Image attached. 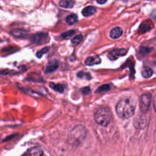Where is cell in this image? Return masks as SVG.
I'll return each mask as SVG.
<instances>
[{
  "mask_svg": "<svg viewBox=\"0 0 156 156\" xmlns=\"http://www.w3.org/2000/svg\"><path fill=\"white\" fill-rule=\"evenodd\" d=\"M153 106H154V111H155V112H156V95H155V97H154V103H153Z\"/></svg>",
  "mask_w": 156,
  "mask_h": 156,
  "instance_id": "27",
  "label": "cell"
},
{
  "mask_svg": "<svg viewBox=\"0 0 156 156\" xmlns=\"http://www.w3.org/2000/svg\"><path fill=\"white\" fill-rule=\"evenodd\" d=\"M49 35L47 33H37L33 36L32 41L36 44H43L48 42Z\"/></svg>",
  "mask_w": 156,
  "mask_h": 156,
  "instance_id": "5",
  "label": "cell"
},
{
  "mask_svg": "<svg viewBox=\"0 0 156 156\" xmlns=\"http://www.w3.org/2000/svg\"><path fill=\"white\" fill-rule=\"evenodd\" d=\"M151 96L150 94H145L142 95L140 98V109L144 113L148 110L150 104H151Z\"/></svg>",
  "mask_w": 156,
  "mask_h": 156,
  "instance_id": "4",
  "label": "cell"
},
{
  "mask_svg": "<svg viewBox=\"0 0 156 156\" xmlns=\"http://www.w3.org/2000/svg\"><path fill=\"white\" fill-rule=\"evenodd\" d=\"M151 28H152V24H151V22L150 21H146V22H144L141 24L139 31V33H145L146 31H148L149 30H151Z\"/></svg>",
  "mask_w": 156,
  "mask_h": 156,
  "instance_id": "11",
  "label": "cell"
},
{
  "mask_svg": "<svg viewBox=\"0 0 156 156\" xmlns=\"http://www.w3.org/2000/svg\"><path fill=\"white\" fill-rule=\"evenodd\" d=\"M101 63V60H100L99 56H91L89 57L85 61V64L87 66H94L97 65Z\"/></svg>",
  "mask_w": 156,
  "mask_h": 156,
  "instance_id": "9",
  "label": "cell"
},
{
  "mask_svg": "<svg viewBox=\"0 0 156 156\" xmlns=\"http://www.w3.org/2000/svg\"><path fill=\"white\" fill-rule=\"evenodd\" d=\"M75 32H76L75 30H69V31H65V32L62 33V34H61V37H62L63 38H69V37H71L72 35H73V34H75Z\"/></svg>",
  "mask_w": 156,
  "mask_h": 156,
  "instance_id": "20",
  "label": "cell"
},
{
  "mask_svg": "<svg viewBox=\"0 0 156 156\" xmlns=\"http://www.w3.org/2000/svg\"><path fill=\"white\" fill-rule=\"evenodd\" d=\"M50 87L58 93H63L64 91V88H65L64 85L55 83H50Z\"/></svg>",
  "mask_w": 156,
  "mask_h": 156,
  "instance_id": "17",
  "label": "cell"
},
{
  "mask_svg": "<svg viewBox=\"0 0 156 156\" xmlns=\"http://www.w3.org/2000/svg\"><path fill=\"white\" fill-rule=\"evenodd\" d=\"M145 124H146V119L145 118V116L138 117L134 122L135 126L138 129H143Z\"/></svg>",
  "mask_w": 156,
  "mask_h": 156,
  "instance_id": "13",
  "label": "cell"
},
{
  "mask_svg": "<svg viewBox=\"0 0 156 156\" xmlns=\"http://www.w3.org/2000/svg\"><path fill=\"white\" fill-rule=\"evenodd\" d=\"M74 3L73 0H61L59 2V5L64 9H70L73 8Z\"/></svg>",
  "mask_w": 156,
  "mask_h": 156,
  "instance_id": "15",
  "label": "cell"
},
{
  "mask_svg": "<svg viewBox=\"0 0 156 156\" xmlns=\"http://www.w3.org/2000/svg\"><path fill=\"white\" fill-rule=\"evenodd\" d=\"M11 34L12 35L14 36V37H19V38H22V37H26L28 32H27L26 31H25V30L13 29L11 31Z\"/></svg>",
  "mask_w": 156,
  "mask_h": 156,
  "instance_id": "14",
  "label": "cell"
},
{
  "mask_svg": "<svg viewBox=\"0 0 156 156\" xmlns=\"http://www.w3.org/2000/svg\"><path fill=\"white\" fill-rule=\"evenodd\" d=\"M106 1H107V0H97V3L99 4H104L106 3Z\"/></svg>",
  "mask_w": 156,
  "mask_h": 156,
  "instance_id": "26",
  "label": "cell"
},
{
  "mask_svg": "<svg viewBox=\"0 0 156 156\" xmlns=\"http://www.w3.org/2000/svg\"><path fill=\"white\" fill-rule=\"evenodd\" d=\"M77 16L76 14H71L66 18V22L68 25H73L77 22Z\"/></svg>",
  "mask_w": 156,
  "mask_h": 156,
  "instance_id": "18",
  "label": "cell"
},
{
  "mask_svg": "<svg viewBox=\"0 0 156 156\" xmlns=\"http://www.w3.org/2000/svg\"><path fill=\"white\" fill-rule=\"evenodd\" d=\"M58 66H59V63L57 60H52L48 64L47 67L45 68V73H51L52 72L55 71L58 68Z\"/></svg>",
  "mask_w": 156,
  "mask_h": 156,
  "instance_id": "8",
  "label": "cell"
},
{
  "mask_svg": "<svg viewBox=\"0 0 156 156\" xmlns=\"http://www.w3.org/2000/svg\"><path fill=\"white\" fill-rule=\"evenodd\" d=\"M87 133V132L84 126H76L70 133L68 139L71 142V143H79L86 138Z\"/></svg>",
  "mask_w": 156,
  "mask_h": 156,
  "instance_id": "3",
  "label": "cell"
},
{
  "mask_svg": "<svg viewBox=\"0 0 156 156\" xmlns=\"http://www.w3.org/2000/svg\"><path fill=\"white\" fill-rule=\"evenodd\" d=\"M151 51V49L148 48H145V47H142L141 48L140 52L142 54V55H147V54L149 53V51Z\"/></svg>",
  "mask_w": 156,
  "mask_h": 156,
  "instance_id": "25",
  "label": "cell"
},
{
  "mask_svg": "<svg viewBox=\"0 0 156 156\" xmlns=\"http://www.w3.org/2000/svg\"><path fill=\"white\" fill-rule=\"evenodd\" d=\"M81 92L82 94H84V95H87V94H89L91 92L90 90V87H84V88H82L81 89Z\"/></svg>",
  "mask_w": 156,
  "mask_h": 156,
  "instance_id": "24",
  "label": "cell"
},
{
  "mask_svg": "<svg viewBox=\"0 0 156 156\" xmlns=\"http://www.w3.org/2000/svg\"><path fill=\"white\" fill-rule=\"evenodd\" d=\"M110 88H111V85L106 83V84L103 85V86H100V87H99L98 89L97 90V91H96V92H97V93L105 92V91L109 90H110Z\"/></svg>",
  "mask_w": 156,
  "mask_h": 156,
  "instance_id": "19",
  "label": "cell"
},
{
  "mask_svg": "<svg viewBox=\"0 0 156 156\" xmlns=\"http://www.w3.org/2000/svg\"><path fill=\"white\" fill-rule=\"evenodd\" d=\"M49 51V48H42L41 49V51H37V57L38 58H41V57L43 56V55H44V54H46L47 53L48 51Z\"/></svg>",
  "mask_w": 156,
  "mask_h": 156,
  "instance_id": "22",
  "label": "cell"
},
{
  "mask_svg": "<svg viewBox=\"0 0 156 156\" xmlns=\"http://www.w3.org/2000/svg\"><path fill=\"white\" fill-rule=\"evenodd\" d=\"M22 156H43V151L39 147H33L28 149Z\"/></svg>",
  "mask_w": 156,
  "mask_h": 156,
  "instance_id": "7",
  "label": "cell"
},
{
  "mask_svg": "<svg viewBox=\"0 0 156 156\" xmlns=\"http://www.w3.org/2000/svg\"><path fill=\"white\" fill-rule=\"evenodd\" d=\"M117 115L122 119H129L133 116L136 110V103L129 97H124L119 100L115 107Z\"/></svg>",
  "mask_w": 156,
  "mask_h": 156,
  "instance_id": "1",
  "label": "cell"
},
{
  "mask_svg": "<svg viewBox=\"0 0 156 156\" xmlns=\"http://www.w3.org/2000/svg\"><path fill=\"white\" fill-rule=\"evenodd\" d=\"M127 53V50L125 48H117L114 49V50L111 51L109 54H108V58L111 60V61H115L119 57L125 56Z\"/></svg>",
  "mask_w": 156,
  "mask_h": 156,
  "instance_id": "6",
  "label": "cell"
},
{
  "mask_svg": "<svg viewBox=\"0 0 156 156\" xmlns=\"http://www.w3.org/2000/svg\"><path fill=\"white\" fill-rule=\"evenodd\" d=\"M77 76H79V77H80V78L83 77V76H87V80H91L90 75L89 73H84V72H83V71L79 72V73H77Z\"/></svg>",
  "mask_w": 156,
  "mask_h": 156,
  "instance_id": "23",
  "label": "cell"
},
{
  "mask_svg": "<svg viewBox=\"0 0 156 156\" xmlns=\"http://www.w3.org/2000/svg\"><path fill=\"white\" fill-rule=\"evenodd\" d=\"M152 74H153V71H152V70L150 68V67L145 66V67L142 68V75L144 78L151 77V76H152Z\"/></svg>",
  "mask_w": 156,
  "mask_h": 156,
  "instance_id": "16",
  "label": "cell"
},
{
  "mask_svg": "<svg viewBox=\"0 0 156 156\" xmlns=\"http://www.w3.org/2000/svg\"><path fill=\"white\" fill-rule=\"evenodd\" d=\"M97 12V9L94 6H87L82 10V15L85 17H88Z\"/></svg>",
  "mask_w": 156,
  "mask_h": 156,
  "instance_id": "12",
  "label": "cell"
},
{
  "mask_svg": "<svg viewBox=\"0 0 156 156\" xmlns=\"http://www.w3.org/2000/svg\"><path fill=\"white\" fill-rule=\"evenodd\" d=\"M112 119V114L108 107H100L96 111L94 114V119L96 122L103 127H106L111 122Z\"/></svg>",
  "mask_w": 156,
  "mask_h": 156,
  "instance_id": "2",
  "label": "cell"
},
{
  "mask_svg": "<svg viewBox=\"0 0 156 156\" xmlns=\"http://www.w3.org/2000/svg\"><path fill=\"white\" fill-rule=\"evenodd\" d=\"M122 34V29L120 27H115L112 28L109 33V36L112 39H117L120 37Z\"/></svg>",
  "mask_w": 156,
  "mask_h": 156,
  "instance_id": "10",
  "label": "cell"
},
{
  "mask_svg": "<svg viewBox=\"0 0 156 156\" xmlns=\"http://www.w3.org/2000/svg\"><path fill=\"white\" fill-rule=\"evenodd\" d=\"M83 40V36L81 34H78V35H76L73 39H72V44H78L79 43H80Z\"/></svg>",
  "mask_w": 156,
  "mask_h": 156,
  "instance_id": "21",
  "label": "cell"
}]
</instances>
